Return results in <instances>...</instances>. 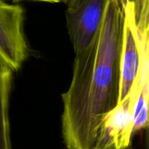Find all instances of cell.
<instances>
[{"mask_svg":"<svg viewBox=\"0 0 149 149\" xmlns=\"http://www.w3.org/2000/svg\"><path fill=\"white\" fill-rule=\"evenodd\" d=\"M124 6L107 0L98 32L75 56L72 82L62 95L66 149H96L102 120L118 105Z\"/></svg>","mask_w":149,"mask_h":149,"instance_id":"1","label":"cell"},{"mask_svg":"<svg viewBox=\"0 0 149 149\" xmlns=\"http://www.w3.org/2000/svg\"><path fill=\"white\" fill-rule=\"evenodd\" d=\"M149 80V31L137 26L133 7L124 6L122 49L120 65L119 103L134 102L141 88Z\"/></svg>","mask_w":149,"mask_h":149,"instance_id":"2","label":"cell"},{"mask_svg":"<svg viewBox=\"0 0 149 149\" xmlns=\"http://www.w3.org/2000/svg\"><path fill=\"white\" fill-rule=\"evenodd\" d=\"M24 12L21 5L0 0V62L11 72L18 71L29 55Z\"/></svg>","mask_w":149,"mask_h":149,"instance_id":"3","label":"cell"},{"mask_svg":"<svg viewBox=\"0 0 149 149\" xmlns=\"http://www.w3.org/2000/svg\"><path fill=\"white\" fill-rule=\"evenodd\" d=\"M107 0H79L66 8V27L75 54L85 50L98 32Z\"/></svg>","mask_w":149,"mask_h":149,"instance_id":"4","label":"cell"},{"mask_svg":"<svg viewBox=\"0 0 149 149\" xmlns=\"http://www.w3.org/2000/svg\"><path fill=\"white\" fill-rule=\"evenodd\" d=\"M148 84L145 85L134 102V134L148 126Z\"/></svg>","mask_w":149,"mask_h":149,"instance_id":"5","label":"cell"},{"mask_svg":"<svg viewBox=\"0 0 149 149\" xmlns=\"http://www.w3.org/2000/svg\"><path fill=\"white\" fill-rule=\"evenodd\" d=\"M133 7L134 21L143 31H149V0H127Z\"/></svg>","mask_w":149,"mask_h":149,"instance_id":"6","label":"cell"},{"mask_svg":"<svg viewBox=\"0 0 149 149\" xmlns=\"http://www.w3.org/2000/svg\"><path fill=\"white\" fill-rule=\"evenodd\" d=\"M4 1H38V2H45V3H58L62 0H4Z\"/></svg>","mask_w":149,"mask_h":149,"instance_id":"7","label":"cell"},{"mask_svg":"<svg viewBox=\"0 0 149 149\" xmlns=\"http://www.w3.org/2000/svg\"><path fill=\"white\" fill-rule=\"evenodd\" d=\"M64 3H65V4L66 5V8H68V7H72V6H73L75 3H77L79 0H62Z\"/></svg>","mask_w":149,"mask_h":149,"instance_id":"8","label":"cell"},{"mask_svg":"<svg viewBox=\"0 0 149 149\" xmlns=\"http://www.w3.org/2000/svg\"><path fill=\"white\" fill-rule=\"evenodd\" d=\"M120 1L121 3H123L124 4H126V3H127V0H120Z\"/></svg>","mask_w":149,"mask_h":149,"instance_id":"9","label":"cell"}]
</instances>
